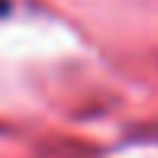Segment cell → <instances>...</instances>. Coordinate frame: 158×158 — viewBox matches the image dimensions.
<instances>
[{
    "label": "cell",
    "mask_w": 158,
    "mask_h": 158,
    "mask_svg": "<svg viewBox=\"0 0 158 158\" xmlns=\"http://www.w3.org/2000/svg\"><path fill=\"white\" fill-rule=\"evenodd\" d=\"M0 13H6V0H0Z\"/></svg>",
    "instance_id": "1"
}]
</instances>
